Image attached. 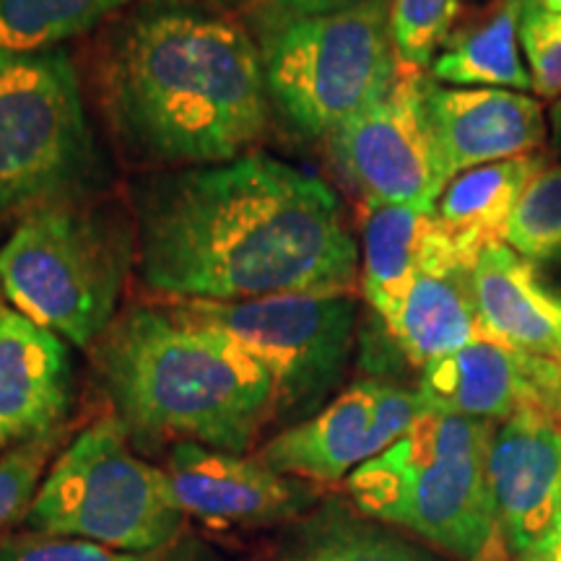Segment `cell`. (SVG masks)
Returning <instances> with one entry per match:
<instances>
[{
  "label": "cell",
  "mask_w": 561,
  "mask_h": 561,
  "mask_svg": "<svg viewBox=\"0 0 561 561\" xmlns=\"http://www.w3.org/2000/svg\"><path fill=\"white\" fill-rule=\"evenodd\" d=\"M473 297L489 341L561 364V289L538 263L510 244L483 250L473 268Z\"/></svg>",
  "instance_id": "e0dca14e"
},
{
  "label": "cell",
  "mask_w": 561,
  "mask_h": 561,
  "mask_svg": "<svg viewBox=\"0 0 561 561\" xmlns=\"http://www.w3.org/2000/svg\"><path fill=\"white\" fill-rule=\"evenodd\" d=\"M138 268L180 301L351 294L359 248L335 193L268 153L159 174L140 191Z\"/></svg>",
  "instance_id": "6da1fadb"
},
{
  "label": "cell",
  "mask_w": 561,
  "mask_h": 561,
  "mask_svg": "<svg viewBox=\"0 0 561 561\" xmlns=\"http://www.w3.org/2000/svg\"><path fill=\"white\" fill-rule=\"evenodd\" d=\"M489 489L510 557L530 549L561 520V426L523 413L496 424L489 445Z\"/></svg>",
  "instance_id": "9a60e30c"
},
{
  "label": "cell",
  "mask_w": 561,
  "mask_h": 561,
  "mask_svg": "<svg viewBox=\"0 0 561 561\" xmlns=\"http://www.w3.org/2000/svg\"><path fill=\"white\" fill-rule=\"evenodd\" d=\"M130 0H0V50L45 53L89 34Z\"/></svg>",
  "instance_id": "603a6c76"
},
{
  "label": "cell",
  "mask_w": 561,
  "mask_h": 561,
  "mask_svg": "<svg viewBox=\"0 0 561 561\" xmlns=\"http://www.w3.org/2000/svg\"><path fill=\"white\" fill-rule=\"evenodd\" d=\"M380 320L392 343L416 367L473 341H489L476 310L473 271L466 268L421 273Z\"/></svg>",
  "instance_id": "ffe728a7"
},
{
  "label": "cell",
  "mask_w": 561,
  "mask_h": 561,
  "mask_svg": "<svg viewBox=\"0 0 561 561\" xmlns=\"http://www.w3.org/2000/svg\"><path fill=\"white\" fill-rule=\"evenodd\" d=\"M102 159L66 47L0 50V227L53 203L89 198Z\"/></svg>",
  "instance_id": "8992f818"
},
{
  "label": "cell",
  "mask_w": 561,
  "mask_h": 561,
  "mask_svg": "<svg viewBox=\"0 0 561 561\" xmlns=\"http://www.w3.org/2000/svg\"><path fill=\"white\" fill-rule=\"evenodd\" d=\"M462 0H390V32L405 70H430L455 32Z\"/></svg>",
  "instance_id": "484cf974"
},
{
  "label": "cell",
  "mask_w": 561,
  "mask_h": 561,
  "mask_svg": "<svg viewBox=\"0 0 561 561\" xmlns=\"http://www.w3.org/2000/svg\"><path fill=\"white\" fill-rule=\"evenodd\" d=\"M530 3L541 5V9H546V11H557V13H561V0H530Z\"/></svg>",
  "instance_id": "d6a6232c"
},
{
  "label": "cell",
  "mask_w": 561,
  "mask_h": 561,
  "mask_svg": "<svg viewBox=\"0 0 561 561\" xmlns=\"http://www.w3.org/2000/svg\"><path fill=\"white\" fill-rule=\"evenodd\" d=\"M494 430L491 421L426 411L348 476V500L439 557L473 561L496 536L486 473Z\"/></svg>",
  "instance_id": "277c9868"
},
{
  "label": "cell",
  "mask_w": 561,
  "mask_h": 561,
  "mask_svg": "<svg viewBox=\"0 0 561 561\" xmlns=\"http://www.w3.org/2000/svg\"><path fill=\"white\" fill-rule=\"evenodd\" d=\"M507 244L533 263H561V164L530 182L510 221Z\"/></svg>",
  "instance_id": "d4e9b609"
},
{
  "label": "cell",
  "mask_w": 561,
  "mask_h": 561,
  "mask_svg": "<svg viewBox=\"0 0 561 561\" xmlns=\"http://www.w3.org/2000/svg\"><path fill=\"white\" fill-rule=\"evenodd\" d=\"M510 561H561V520L549 536L533 543L530 549L520 551L517 557H510Z\"/></svg>",
  "instance_id": "f546056e"
},
{
  "label": "cell",
  "mask_w": 561,
  "mask_h": 561,
  "mask_svg": "<svg viewBox=\"0 0 561 561\" xmlns=\"http://www.w3.org/2000/svg\"><path fill=\"white\" fill-rule=\"evenodd\" d=\"M549 146L553 157H561V100L551 102L549 110Z\"/></svg>",
  "instance_id": "4dcf8cb0"
},
{
  "label": "cell",
  "mask_w": 561,
  "mask_h": 561,
  "mask_svg": "<svg viewBox=\"0 0 561 561\" xmlns=\"http://www.w3.org/2000/svg\"><path fill=\"white\" fill-rule=\"evenodd\" d=\"M369 3L375 0H244V9L261 37L294 21L335 16V13L364 9Z\"/></svg>",
  "instance_id": "f1b7e54d"
},
{
  "label": "cell",
  "mask_w": 561,
  "mask_h": 561,
  "mask_svg": "<svg viewBox=\"0 0 561 561\" xmlns=\"http://www.w3.org/2000/svg\"><path fill=\"white\" fill-rule=\"evenodd\" d=\"M520 47L530 70L533 94L551 102L561 100V13L525 0Z\"/></svg>",
  "instance_id": "83f0119b"
},
{
  "label": "cell",
  "mask_w": 561,
  "mask_h": 561,
  "mask_svg": "<svg viewBox=\"0 0 561 561\" xmlns=\"http://www.w3.org/2000/svg\"><path fill=\"white\" fill-rule=\"evenodd\" d=\"M362 237V291L385 318L421 273L473 271L462 261L434 208L367 206Z\"/></svg>",
  "instance_id": "ac0fdd59"
},
{
  "label": "cell",
  "mask_w": 561,
  "mask_h": 561,
  "mask_svg": "<svg viewBox=\"0 0 561 561\" xmlns=\"http://www.w3.org/2000/svg\"><path fill=\"white\" fill-rule=\"evenodd\" d=\"M473 561H510V553H507V546H504L500 530H496V536L491 538V543L483 549L479 557Z\"/></svg>",
  "instance_id": "1f68e13d"
},
{
  "label": "cell",
  "mask_w": 561,
  "mask_h": 561,
  "mask_svg": "<svg viewBox=\"0 0 561 561\" xmlns=\"http://www.w3.org/2000/svg\"><path fill=\"white\" fill-rule=\"evenodd\" d=\"M549 167V153H530L476 167L455 178L439 195L437 219L462 261L476 268L481 252L507 244L510 221L530 182Z\"/></svg>",
  "instance_id": "d6986e66"
},
{
  "label": "cell",
  "mask_w": 561,
  "mask_h": 561,
  "mask_svg": "<svg viewBox=\"0 0 561 561\" xmlns=\"http://www.w3.org/2000/svg\"><path fill=\"white\" fill-rule=\"evenodd\" d=\"M11 447H13V442H11L9 437H5V434H3V432H0V458H3V455H5V453H9V450H11Z\"/></svg>",
  "instance_id": "836d02e7"
},
{
  "label": "cell",
  "mask_w": 561,
  "mask_h": 561,
  "mask_svg": "<svg viewBox=\"0 0 561 561\" xmlns=\"http://www.w3.org/2000/svg\"><path fill=\"white\" fill-rule=\"evenodd\" d=\"M24 525L39 536L144 551L182 536L187 517L174 507L164 471L140 460L123 421L107 416L53 460Z\"/></svg>",
  "instance_id": "52a82bcc"
},
{
  "label": "cell",
  "mask_w": 561,
  "mask_h": 561,
  "mask_svg": "<svg viewBox=\"0 0 561 561\" xmlns=\"http://www.w3.org/2000/svg\"><path fill=\"white\" fill-rule=\"evenodd\" d=\"M102 100L125 144L170 167L250 153L271 115L261 45L234 19L146 0L104 42Z\"/></svg>",
  "instance_id": "7a4b0ae2"
},
{
  "label": "cell",
  "mask_w": 561,
  "mask_h": 561,
  "mask_svg": "<svg viewBox=\"0 0 561 561\" xmlns=\"http://www.w3.org/2000/svg\"><path fill=\"white\" fill-rule=\"evenodd\" d=\"M58 442L60 432H53L45 437L19 442L0 458V538L16 517L26 515Z\"/></svg>",
  "instance_id": "4316f807"
},
{
  "label": "cell",
  "mask_w": 561,
  "mask_h": 561,
  "mask_svg": "<svg viewBox=\"0 0 561 561\" xmlns=\"http://www.w3.org/2000/svg\"><path fill=\"white\" fill-rule=\"evenodd\" d=\"M174 310L224 333L268 371L273 419L286 426L325 409L346 375L356 333L351 294L289 291L244 301H182Z\"/></svg>",
  "instance_id": "9c48e42d"
},
{
  "label": "cell",
  "mask_w": 561,
  "mask_h": 561,
  "mask_svg": "<svg viewBox=\"0 0 561 561\" xmlns=\"http://www.w3.org/2000/svg\"><path fill=\"white\" fill-rule=\"evenodd\" d=\"M70 396L66 341L0 301V432L13 445L60 432Z\"/></svg>",
  "instance_id": "2e32d148"
},
{
  "label": "cell",
  "mask_w": 561,
  "mask_h": 561,
  "mask_svg": "<svg viewBox=\"0 0 561 561\" xmlns=\"http://www.w3.org/2000/svg\"><path fill=\"white\" fill-rule=\"evenodd\" d=\"M0 561H234L221 546L206 541L187 528L174 541L157 549L125 551L110 546L76 541V538L21 533L0 543Z\"/></svg>",
  "instance_id": "cb8c5ba5"
},
{
  "label": "cell",
  "mask_w": 561,
  "mask_h": 561,
  "mask_svg": "<svg viewBox=\"0 0 561 561\" xmlns=\"http://www.w3.org/2000/svg\"><path fill=\"white\" fill-rule=\"evenodd\" d=\"M284 561H439L424 543L411 541L362 510L339 500L318 502L286 536Z\"/></svg>",
  "instance_id": "7402d4cb"
},
{
  "label": "cell",
  "mask_w": 561,
  "mask_h": 561,
  "mask_svg": "<svg viewBox=\"0 0 561 561\" xmlns=\"http://www.w3.org/2000/svg\"><path fill=\"white\" fill-rule=\"evenodd\" d=\"M424 70H401L390 94L333 133L331 153L367 206L434 208L447 187L424 102Z\"/></svg>",
  "instance_id": "30bf717a"
},
{
  "label": "cell",
  "mask_w": 561,
  "mask_h": 561,
  "mask_svg": "<svg viewBox=\"0 0 561 561\" xmlns=\"http://www.w3.org/2000/svg\"><path fill=\"white\" fill-rule=\"evenodd\" d=\"M523 9L525 0H500L483 19L455 30L432 60V79L445 87L533 91L520 47Z\"/></svg>",
  "instance_id": "44dd1931"
},
{
  "label": "cell",
  "mask_w": 561,
  "mask_h": 561,
  "mask_svg": "<svg viewBox=\"0 0 561 561\" xmlns=\"http://www.w3.org/2000/svg\"><path fill=\"white\" fill-rule=\"evenodd\" d=\"M426 411L502 424L538 413L561 426V364L496 341H473L421 367Z\"/></svg>",
  "instance_id": "4fadbf2b"
},
{
  "label": "cell",
  "mask_w": 561,
  "mask_h": 561,
  "mask_svg": "<svg viewBox=\"0 0 561 561\" xmlns=\"http://www.w3.org/2000/svg\"><path fill=\"white\" fill-rule=\"evenodd\" d=\"M96 367L128 432L244 453L273 419L268 371L174 307H133L112 322Z\"/></svg>",
  "instance_id": "3957f363"
},
{
  "label": "cell",
  "mask_w": 561,
  "mask_h": 561,
  "mask_svg": "<svg viewBox=\"0 0 561 561\" xmlns=\"http://www.w3.org/2000/svg\"><path fill=\"white\" fill-rule=\"evenodd\" d=\"M161 471L174 507L208 525L297 523L322 496L318 483L278 473L261 455L250 458L201 442H178Z\"/></svg>",
  "instance_id": "7c38bea8"
},
{
  "label": "cell",
  "mask_w": 561,
  "mask_h": 561,
  "mask_svg": "<svg viewBox=\"0 0 561 561\" xmlns=\"http://www.w3.org/2000/svg\"><path fill=\"white\" fill-rule=\"evenodd\" d=\"M426 413L416 390L382 380L354 382L314 416L286 426L257 453L278 473L312 483L348 479Z\"/></svg>",
  "instance_id": "8fae6325"
},
{
  "label": "cell",
  "mask_w": 561,
  "mask_h": 561,
  "mask_svg": "<svg viewBox=\"0 0 561 561\" xmlns=\"http://www.w3.org/2000/svg\"><path fill=\"white\" fill-rule=\"evenodd\" d=\"M138 242L89 198L32 210L0 244V294L13 310L87 348L115 322Z\"/></svg>",
  "instance_id": "5b68a950"
},
{
  "label": "cell",
  "mask_w": 561,
  "mask_h": 561,
  "mask_svg": "<svg viewBox=\"0 0 561 561\" xmlns=\"http://www.w3.org/2000/svg\"><path fill=\"white\" fill-rule=\"evenodd\" d=\"M424 102L447 185L476 167L541 153L549 140L543 104L525 91L445 87L426 73Z\"/></svg>",
  "instance_id": "5bb4252c"
},
{
  "label": "cell",
  "mask_w": 561,
  "mask_h": 561,
  "mask_svg": "<svg viewBox=\"0 0 561 561\" xmlns=\"http://www.w3.org/2000/svg\"><path fill=\"white\" fill-rule=\"evenodd\" d=\"M271 104L294 130L328 138L390 94L401 76L390 0L261 34Z\"/></svg>",
  "instance_id": "ba28073f"
}]
</instances>
